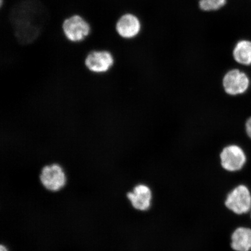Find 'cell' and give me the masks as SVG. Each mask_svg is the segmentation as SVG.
Returning a JSON list of instances; mask_svg holds the SVG:
<instances>
[{"mask_svg": "<svg viewBox=\"0 0 251 251\" xmlns=\"http://www.w3.org/2000/svg\"><path fill=\"white\" fill-rule=\"evenodd\" d=\"M86 68L96 74L108 72L114 64V59L108 51H93L89 53L84 61Z\"/></svg>", "mask_w": 251, "mask_h": 251, "instance_id": "obj_8", "label": "cell"}, {"mask_svg": "<svg viewBox=\"0 0 251 251\" xmlns=\"http://www.w3.org/2000/svg\"><path fill=\"white\" fill-rule=\"evenodd\" d=\"M233 57L238 64L245 66L251 65V42L241 40L235 46Z\"/></svg>", "mask_w": 251, "mask_h": 251, "instance_id": "obj_11", "label": "cell"}, {"mask_svg": "<svg viewBox=\"0 0 251 251\" xmlns=\"http://www.w3.org/2000/svg\"><path fill=\"white\" fill-rule=\"evenodd\" d=\"M153 193L149 185L140 183L135 185L132 190L127 193V198L135 209L148 211L151 205Z\"/></svg>", "mask_w": 251, "mask_h": 251, "instance_id": "obj_7", "label": "cell"}, {"mask_svg": "<svg viewBox=\"0 0 251 251\" xmlns=\"http://www.w3.org/2000/svg\"><path fill=\"white\" fill-rule=\"evenodd\" d=\"M244 130L247 136L251 140V117L248 118L244 124Z\"/></svg>", "mask_w": 251, "mask_h": 251, "instance_id": "obj_13", "label": "cell"}, {"mask_svg": "<svg viewBox=\"0 0 251 251\" xmlns=\"http://www.w3.org/2000/svg\"><path fill=\"white\" fill-rule=\"evenodd\" d=\"M2 1H3V0H1V5H2Z\"/></svg>", "mask_w": 251, "mask_h": 251, "instance_id": "obj_15", "label": "cell"}, {"mask_svg": "<svg viewBox=\"0 0 251 251\" xmlns=\"http://www.w3.org/2000/svg\"><path fill=\"white\" fill-rule=\"evenodd\" d=\"M248 75L238 69L228 71L222 77V86L226 94L231 97H239L246 94L250 87Z\"/></svg>", "mask_w": 251, "mask_h": 251, "instance_id": "obj_3", "label": "cell"}, {"mask_svg": "<svg viewBox=\"0 0 251 251\" xmlns=\"http://www.w3.org/2000/svg\"><path fill=\"white\" fill-rule=\"evenodd\" d=\"M46 14L42 5L37 1H25L13 9L11 20L14 25L19 42L27 45L38 37Z\"/></svg>", "mask_w": 251, "mask_h": 251, "instance_id": "obj_1", "label": "cell"}, {"mask_svg": "<svg viewBox=\"0 0 251 251\" xmlns=\"http://www.w3.org/2000/svg\"><path fill=\"white\" fill-rule=\"evenodd\" d=\"M39 179L43 186L52 192L61 190L67 184V176L64 169L56 163L44 166Z\"/></svg>", "mask_w": 251, "mask_h": 251, "instance_id": "obj_5", "label": "cell"}, {"mask_svg": "<svg viewBox=\"0 0 251 251\" xmlns=\"http://www.w3.org/2000/svg\"><path fill=\"white\" fill-rule=\"evenodd\" d=\"M64 35L72 42H82L89 35L90 25L80 15H75L66 19L62 25Z\"/></svg>", "mask_w": 251, "mask_h": 251, "instance_id": "obj_6", "label": "cell"}, {"mask_svg": "<svg viewBox=\"0 0 251 251\" xmlns=\"http://www.w3.org/2000/svg\"></svg>", "mask_w": 251, "mask_h": 251, "instance_id": "obj_16", "label": "cell"}, {"mask_svg": "<svg viewBox=\"0 0 251 251\" xmlns=\"http://www.w3.org/2000/svg\"><path fill=\"white\" fill-rule=\"evenodd\" d=\"M225 205L231 212L237 215L249 212L251 209V194L246 185L235 187L227 194Z\"/></svg>", "mask_w": 251, "mask_h": 251, "instance_id": "obj_4", "label": "cell"}, {"mask_svg": "<svg viewBox=\"0 0 251 251\" xmlns=\"http://www.w3.org/2000/svg\"><path fill=\"white\" fill-rule=\"evenodd\" d=\"M231 247L235 251L251 250V229L240 227L234 231L231 237Z\"/></svg>", "mask_w": 251, "mask_h": 251, "instance_id": "obj_10", "label": "cell"}, {"mask_svg": "<svg viewBox=\"0 0 251 251\" xmlns=\"http://www.w3.org/2000/svg\"><path fill=\"white\" fill-rule=\"evenodd\" d=\"M141 24L139 19L133 14H125L119 18L116 29L118 33L125 39H131L139 33Z\"/></svg>", "mask_w": 251, "mask_h": 251, "instance_id": "obj_9", "label": "cell"}, {"mask_svg": "<svg viewBox=\"0 0 251 251\" xmlns=\"http://www.w3.org/2000/svg\"><path fill=\"white\" fill-rule=\"evenodd\" d=\"M219 159L222 168L230 174L242 170L248 160L246 151L237 143L225 146L220 152Z\"/></svg>", "mask_w": 251, "mask_h": 251, "instance_id": "obj_2", "label": "cell"}, {"mask_svg": "<svg viewBox=\"0 0 251 251\" xmlns=\"http://www.w3.org/2000/svg\"><path fill=\"white\" fill-rule=\"evenodd\" d=\"M0 251H8V250L5 246L1 245V246H0Z\"/></svg>", "mask_w": 251, "mask_h": 251, "instance_id": "obj_14", "label": "cell"}, {"mask_svg": "<svg viewBox=\"0 0 251 251\" xmlns=\"http://www.w3.org/2000/svg\"><path fill=\"white\" fill-rule=\"evenodd\" d=\"M226 1L227 0H200L199 6L203 11H216L224 7Z\"/></svg>", "mask_w": 251, "mask_h": 251, "instance_id": "obj_12", "label": "cell"}]
</instances>
